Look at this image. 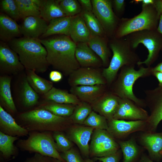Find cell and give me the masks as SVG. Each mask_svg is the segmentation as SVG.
<instances>
[{
  "label": "cell",
  "mask_w": 162,
  "mask_h": 162,
  "mask_svg": "<svg viewBox=\"0 0 162 162\" xmlns=\"http://www.w3.org/2000/svg\"><path fill=\"white\" fill-rule=\"evenodd\" d=\"M69 36L76 44L87 43L90 39L91 33L80 15L72 16Z\"/></svg>",
  "instance_id": "27"
},
{
  "label": "cell",
  "mask_w": 162,
  "mask_h": 162,
  "mask_svg": "<svg viewBox=\"0 0 162 162\" xmlns=\"http://www.w3.org/2000/svg\"><path fill=\"white\" fill-rule=\"evenodd\" d=\"M144 100L150 110L149 117L146 120L147 132H155L159 123L162 120V85L152 89L146 90Z\"/></svg>",
  "instance_id": "11"
},
{
  "label": "cell",
  "mask_w": 162,
  "mask_h": 162,
  "mask_svg": "<svg viewBox=\"0 0 162 162\" xmlns=\"http://www.w3.org/2000/svg\"><path fill=\"white\" fill-rule=\"evenodd\" d=\"M75 56L80 67L95 68L103 65L101 59L90 48L87 42L77 43Z\"/></svg>",
  "instance_id": "20"
},
{
  "label": "cell",
  "mask_w": 162,
  "mask_h": 162,
  "mask_svg": "<svg viewBox=\"0 0 162 162\" xmlns=\"http://www.w3.org/2000/svg\"><path fill=\"white\" fill-rule=\"evenodd\" d=\"M149 117L143 108L128 98H120L119 104L113 119L128 121L146 120Z\"/></svg>",
  "instance_id": "15"
},
{
  "label": "cell",
  "mask_w": 162,
  "mask_h": 162,
  "mask_svg": "<svg viewBox=\"0 0 162 162\" xmlns=\"http://www.w3.org/2000/svg\"><path fill=\"white\" fill-rule=\"evenodd\" d=\"M159 18L153 4H142V11L139 14L131 18L120 19L114 37L122 38L135 32L156 30Z\"/></svg>",
  "instance_id": "6"
},
{
  "label": "cell",
  "mask_w": 162,
  "mask_h": 162,
  "mask_svg": "<svg viewBox=\"0 0 162 162\" xmlns=\"http://www.w3.org/2000/svg\"><path fill=\"white\" fill-rule=\"evenodd\" d=\"M119 148L117 142L107 130L94 129L89 146L91 156H106L116 153Z\"/></svg>",
  "instance_id": "10"
},
{
  "label": "cell",
  "mask_w": 162,
  "mask_h": 162,
  "mask_svg": "<svg viewBox=\"0 0 162 162\" xmlns=\"http://www.w3.org/2000/svg\"><path fill=\"white\" fill-rule=\"evenodd\" d=\"M0 132L9 136H28L29 132L19 125L12 116L0 106Z\"/></svg>",
  "instance_id": "21"
},
{
  "label": "cell",
  "mask_w": 162,
  "mask_h": 162,
  "mask_svg": "<svg viewBox=\"0 0 162 162\" xmlns=\"http://www.w3.org/2000/svg\"><path fill=\"white\" fill-rule=\"evenodd\" d=\"M154 0H142V4L144 5L153 4Z\"/></svg>",
  "instance_id": "52"
},
{
  "label": "cell",
  "mask_w": 162,
  "mask_h": 162,
  "mask_svg": "<svg viewBox=\"0 0 162 162\" xmlns=\"http://www.w3.org/2000/svg\"><path fill=\"white\" fill-rule=\"evenodd\" d=\"M104 85L79 86L71 87L70 93L81 102L92 103L106 92Z\"/></svg>",
  "instance_id": "22"
},
{
  "label": "cell",
  "mask_w": 162,
  "mask_h": 162,
  "mask_svg": "<svg viewBox=\"0 0 162 162\" xmlns=\"http://www.w3.org/2000/svg\"><path fill=\"white\" fill-rule=\"evenodd\" d=\"M72 17L66 16L51 20L49 22L46 32L40 38L43 39L56 35L69 36Z\"/></svg>",
  "instance_id": "29"
},
{
  "label": "cell",
  "mask_w": 162,
  "mask_h": 162,
  "mask_svg": "<svg viewBox=\"0 0 162 162\" xmlns=\"http://www.w3.org/2000/svg\"><path fill=\"white\" fill-rule=\"evenodd\" d=\"M24 162H54L53 158L49 157L35 153L34 155L27 159Z\"/></svg>",
  "instance_id": "43"
},
{
  "label": "cell",
  "mask_w": 162,
  "mask_h": 162,
  "mask_svg": "<svg viewBox=\"0 0 162 162\" xmlns=\"http://www.w3.org/2000/svg\"><path fill=\"white\" fill-rule=\"evenodd\" d=\"M75 105L55 103L44 100L39 103L36 106L50 111L53 114L61 117H70L72 114Z\"/></svg>",
  "instance_id": "32"
},
{
  "label": "cell",
  "mask_w": 162,
  "mask_h": 162,
  "mask_svg": "<svg viewBox=\"0 0 162 162\" xmlns=\"http://www.w3.org/2000/svg\"><path fill=\"white\" fill-rule=\"evenodd\" d=\"M21 35L16 21L2 12L0 14V40L8 43Z\"/></svg>",
  "instance_id": "25"
},
{
  "label": "cell",
  "mask_w": 162,
  "mask_h": 162,
  "mask_svg": "<svg viewBox=\"0 0 162 162\" xmlns=\"http://www.w3.org/2000/svg\"><path fill=\"white\" fill-rule=\"evenodd\" d=\"M92 110L91 105L86 102H81L80 104L75 106L69 118L75 123L83 124Z\"/></svg>",
  "instance_id": "37"
},
{
  "label": "cell",
  "mask_w": 162,
  "mask_h": 162,
  "mask_svg": "<svg viewBox=\"0 0 162 162\" xmlns=\"http://www.w3.org/2000/svg\"><path fill=\"white\" fill-rule=\"evenodd\" d=\"M107 122V131L115 139H122L135 132L146 130V120L126 121L112 119Z\"/></svg>",
  "instance_id": "13"
},
{
  "label": "cell",
  "mask_w": 162,
  "mask_h": 162,
  "mask_svg": "<svg viewBox=\"0 0 162 162\" xmlns=\"http://www.w3.org/2000/svg\"><path fill=\"white\" fill-rule=\"evenodd\" d=\"M26 70V76L28 82L38 94L44 96L53 87L52 82L39 76L34 70Z\"/></svg>",
  "instance_id": "31"
},
{
  "label": "cell",
  "mask_w": 162,
  "mask_h": 162,
  "mask_svg": "<svg viewBox=\"0 0 162 162\" xmlns=\"http://www.w3.org/2000/svg\"><path fill=\"white\" fill-rule=\"evenodd\" d=\"M139 162H153L145 156L143 157Z\"/></svg>",
  "instance_id": "53"
},
{
  "label": "cell",
  "mask_w": 162,
  "mask_h": 162,
  "mask_svg": "<svg viewBox=\"0 0 162 162\" xmlns=\"http://www.w3.org/2000/svg\"><path fill=\"white\" fill-rule=\"evenodd\" d=\"M11 78L8 75L0 77V106L11 115H15L17 109L13 99L10 89Z\"/></svg>",
  "instance_id": "24"
},
{
  "label": "cell",
  "mask_w": 162,
  "mask_h": 162,
  "mask_svg": "<svg viewBox=\"0 0 162 162\" xmlns=\"http://www.w3.org/2000/svg\"><path fill=\"white\" fill-rule=\"evenodd\" d=\"M85 126L94 128L95 129L107 130L108 122L106 118L94 111H92L84 122Z\"/></svg>",
  "instance_id": "38"
},
{
  "label": "cell",
  "mask_w": 162,
  "mask_h": 162,
  "mask_svg": "<svg viewBox=\"0 0 162 162\" xmlns=\"http://www.w3.org/2000/svg\"><path fill=\"white\" fill-rule=\"evenodd\" d=\"M112 1V5L116 14L119 15H122L124 11L125 1L124 0H113Z\"/></svg>",
  "instance_id": "45"
},
{
  "label": "cell",
  "mask_w": 162,
  "mask_h": 162,
  "mask_svg": "<svg viewBox=\"0 0 162 162\" xmlns=\"http://www.w3.org/2000/svg\"><path fill=\"white\" fill-rule=\"evenodd\" d=\"M8 44L18 55L20 60L26 69L36 73H44L49 65L47 52L40 39L24 37L14 39Z\"/></svg>",
  "instance_id": "2"
},
{
  "label": "cell",
  "mask_w": 162,
  "mask_h": 162,
  "mask_svg": "<svg viewBox=\"0 0 162 162\" xmlns=\"http://www.w3.org/2000/svg\"><path fill=\"white\" fill-rule=\"evenodd\" d=\"M24 69L17 53L8 43L0 41V73L3 75H15L21 73Z\"/></svg>",
  "instance_id": "12"
},
{
  "label": "cell",
  "mask_w": 162,
  "mask_h": 162,
  "mask_svg": "<svg viewBox=\"0 0 162 162\" xmlns=\"http://www.w3.org/2000/svg\"><path fill=\"white\" fill-rule=\"evenodd\" d=\"M82 7V10L92 12V5L90 0H79L78 1Z\"/></svg>",
  "instance_id": "47"
},
{
  "label": "cell",
  "mask_w": 162,
  "mask_h": 162,
  "mask_svg": "<svg viewBox=\"0 0 162 162\" xmlns=\"http://www.w3.org/2000/svg\"><path fill=\"white\" fill-rule=\"evenodd\" d=\"M51 131H31L26 139H19L16 146L22 151L40 154L66 162L58 151Z\"/></svg>",
  "instance_id": "7"
},
{
  "label": "cell",
  "mask_w": 162,
  "mask_h": 162,
  "mask_svg": "<svg viewBox=\"0 0 162 162\" xmlns=\"http://www.w3.org/2000/svg\"><path fill=\"white\" fill-rule=\"evenodd\" d=\"M53 161L54 162H62L61 161L58 159H54V158H53Z\"/></svg>",
  "instance_id": "56"
},
{
  "label": "cell",
  "mask_w": 162,
  "mask_h": 162,
  "mask_svg": "<svg viewBox=\"0 0 162 162\" xmlns=\"http://www.w3.org/2000/svg\"><path fill=\"white\" fill-rule=\"evenodd\" d=\"M135 65L124 66L121 68L118 76L112 88V93L121 98L128 99L143 108L146 106L144 100L137 98L133 92V86L139 78L152 75V68L141 67L138 70Z\"/></svg>",
  "instance_id": "5"
},
{
  "label": "cell",
  "mask_w": 162,
  "mask_h": 162,
  "mask_svg": "<svg viewBox=\"0 0 162 162\" xmlns=\"http://www.w3.org/2000/svg\"><path fill=\"white\" fill-rule=\"evenodd\" d=\"M20 15L21 19L31 16H40L38 6L34 0H16Z\"/></svg>",
  "instance_id": "36"
},
{
  "label": "cell",
  "mask_w": 162,
  "mask_h": 162,
  "mask_svg": "<svg viewBox=\"0 0 162 162\" xmlns=\"http://www.w3.org/2000/svg\"><path fill=\"white\" fill-rule=\"evenodd\" d=\"M68 117L58 116L36 107L18 113L15 119L19 125L29 132H54L67 129L70 120Z\"/></svg>",
  "instance_id": "3"
},
{
  "label": "cell",
  "mask_w": 162,
  "mask_h": 162,
  "mask_svg": "<svg viewBox=\"0 0 162 162\" xmlns=\"http://www.w3.org/2000/svg\"><path fill=\"white\" fill-rule=\"evenodd\" d=\"M84 162H95L92 160L89 159H87L85 160Z\"/></svg>",
  "instance_id": "55"
},
{
  "label": "cell",
  "mask_w": 162,
  "mask_h": 162,
  "mask_svg": "<svg viewBox=\"0 0 162 162\" xmlns=\"http://www.w3.org/2000/svg\"><path fill=\"white\" fill-rule=\"evenodd\" d=\"M92 12L102 26L106 36L114 37L120 19L112 9V1L110 0H92Z\"/></svg>",
  "instance_id": "9"
},
{
  "label": "cell",
  "mask_w": 162,
  "mask_h": 162,
  "mask_svg": "<svg viewBox=\"0 0 162 162\" xmlns=\"http://www.w3.org/2000/svg\"><path fill=\"white\" fill-rule=\"evenodd\" d=\"M121 151L118 150L113 154L101 157H94V159L102 162H119Z\"/></svg>",
  "instance_id": "44"
},
{
  "label": "cell",
  "mask_w": 162,
  "mask_h": 162,
  "mask_svg": "<svg viewBox=\"0 0 162 162\" xmlns=\"http://www.w3.org/2000/svg\"><path fill=\"white\" fill-rule=\"evenodd\" d=\"M123 153V162H133L140 152V148L135 139L131 137L127 140L117 141Z\"/></svg>",
  "instance_id": "34"
},
{
  "label": "cell",
  "mask_w": 162,
  "mask_h": 162,
  "mask_svg": "<svg viewBox=\"0 0 162 162\" xmlns=\"http://www.w3.org/2000/svg\"><path fill=\"white\" fill-rule=\"evenodd\" d=\"M125 37L133 49L135 50L141 44L148 50L147 58L143 61L139 62L137 64L138 66L144 64L147 67H151L158 57L160 52L162 51V35L157 29L135 32Z\"/></svg>",
  "instance_id": "8"
},
{
  "label": "cell",
  "mask_w": 162,
  "mask_h": 162,
  "mask_svg": "<svg viewBox=\"0 0 162 162\" xmlns=\"http://www.w3.org/2000/svg\"><path fill=\"white\" fill-rule=\"evenodd\" d=\"M153 5L160 17L162 13V0H154Z\"/></svg>",
  "instance_id": "48"
},
{
  "label": "cell",
  "mask_w": 162,
  "mask_h": 162,
  "mask_svg": "<svg viewBox=\"0 0 162 162\" xmlns=\"http://www.w3.org/2000/svg\"><path fill=\"white\" fill-rule=\"evenodd\" d=\"M80 15L84 20L92 36H106L102 26L92 12L82 10Z\"/></svg>",
  "instance_id": "35"
},
{
  "label": "cell",
  "mask_w": 162,
  "mask_h": 162,
  "mask_svg": "<svg viewBox=\"0 0 162 162\" xmlns=\"http://www.w3.org/2000/svg\"><path fill=\"white\" fill-rule=\"evenodd\" d=\"M1 10L16 21L21 19L20 15L16 0L0 1Z\"/></svg>",
  "instance_id": "39"
},
{
  "label": "cell",
  "mask_w": 162,
  "mask_h": 162,
  "mask_svg": "<svg viewBox=\"0 0 162 162\" xmlns=\"http://www.w3.org/2000/svg\"><path fill=\"white\" fill-rule=\"evenodd\" d=\"M40 40L47 51L48 62L54 69L67 76L80 68L75 56L76 44L69 36L58 35Z\"/></svg>",
  "instance_id": "1"
},
{
  "label": "cell",
  "mask_w": 162,
  "mask_h": 162,
  "mask_svg": "<svg viewBox=\"0 0 162 162\" xmlns=\"http://www.w3.org/2000/svg\"><path fill=\"white\" fill-rule=\"evenodd\" d=\"M142 0H135L131 1V2H134L135 4H138L139 3L141 2Z\"/></svg>",
  "instance_id": "54"
},
{
  "label": "cell",
  "mask_w": 162,
  "mask_h": 162,
  "mask_svg": "<svg viewBox=\"0 0 162 162\" xmlns=\"http://www.w3.org/2000/svg\"><path fill=\"white\" fill-rule=\"evenodd\" d=\"M94 129L87 126L73 127L69 129L66 136L77 145L84 156L88 157L90 154L88 142Z\"/></svg>",
  "instance_id": "17"
},
{
  "label": "cell",
  "mask_w": 162,
  "mask_h": 162,
  "mask_svg": "<svg viewBox=\"0 0 162 162\" xmlns=\"http://www.w3.org/2000/svg\"><path fill=\"white\" fill-rule=\"evenodd\" d=\"M53 136L58 152H63L72 148L73 146L72 142L62 131L53 132Z\"/></svg>",
  "instance_id": "41"
},
{
  "label": "cell",
  "mask_w": 162,
  "mask_h": 162,
  "mask_svg": "<svg viewBox=\"0 0 162 162\" xmlns=\"http://www.w3.org/2000/svg\"><path fill=\"white\" fill-rule=\"evenodd\" d=\"M60 154L66 162H84L79 153L72 148Z\"/></svg>",
  "instance_id": "42"
},
{
  "label": "cell",
  "mask_w": 162,
  "mask_h": 162,
  "mask_svg": "<svg viewBox=\"0 0 162 162\" xmlns=\"http://www.w3.org/2000/svg\"><path fill=\"white\" fill-rule=\"evenodd\" d=\"M120 98L112 92H106L91 104L92 110L105 117L112 119L118 108Z\"/></svg>",
  "instance_id": "16"
},
{
  "label": "cell",
  "mask_w": 162,
  "mask_h": 162,
  "mask_svg": "<svg viewBox=\"0 0 162 162\" xmlns=\"http://www.w3.org/2000/svg\"><path fill=\"white\" fill-rule=\"evenodd\" d=\"M38 6L40 17L47 22L54 19L66 16L59 4L58 0H34Z\"/></svg>",
  "instance_id": "26"
},
{
  "label": "cell",
  "mask_w": 162,
  "mask_h": 162,
  "mask_svg": "<svg viewBox=\"0 0 162 162\" xmlns=\"http://www.w3.org/2000/svg\"><path fill=\"white\" fill-rule=\"evenodd\" d=\"M109 45L112 56L109 65L103 69L102 74L106 84L110 85L114 81L120 69L124 66L135 65L140 59L125 37H113L109 41Z\"/></svg>",
  "instance_id": "4"
},
{
  "label": "cell",
  "mask_w": 162,
  "mask_h": 162,
  "mask_svg": "<svg viewBox=\"0 0 162 162\" xmlns=\"http://www.w3.org/2000/svg\"><path fill=\"white\" fill-rule=\"evenodd\" d=\"M44 100L55 103L69 104L75 106L81 102L75 95L65 90L53 87L43 96Z\"/></svg>",
  "instance_id": "30"
},
{
  "label": "cell",
  "mask_w": 162,
  "mask_h": 162,
  "mask_svg": "<svg viewBox=\"0 0 162 162\" xmlns=\"http://www.w3.org/2000/svg\"><path fill=\"white\" fill-rule=\"evenodd\" d=\"M48 25L40 16H31L23 20L19 25L20 29L21 35L24 37L39 39L46 32Z\"/></svg>",
  "instance_id": "18"
},
{
  "label": "cell",
  "mask_w": 162,
  "mask_h": 162,
  "mask_svg": "<svg viewBox=\"0 0 162 162\" xmlns=\"http://www.w3.org/2000/svg\"><path fill=\"white\" fill-rule=\"evenodd\" d=\"M19 89L20 103L26 111L31 110L38 104L39 96L29 84L26 75L22 79Z\"/></svg>",
  "instance_id": "23"
},
{
  "label": "cell",
  "mask_w": 162,
  "mask_h": 162,
  "mask_svg": "<svg viewBox=\"0 0 162 162\" xmlns=\"http://www.w3.org/2000/svg\"><path fill=\"white\" fill-rule=\"evenodd\" d=\"M68 83L71 87L79 86L104 85L106 81L102 73L95 68L80 67L69 76Z\"/></svg>",
  "instance_id": "14"
},
{
  "label": "cell",
  "mask_w": 162,
  "mask_h": 162,
  "mask_svg": "<svg viewBox=\"0 0 162 162\" xmlns=\"http://www.w3.org/2000/svg\"><path fill=\"white\" fill-rule=\"evenodd\" d=\"M157 30L162 35V13L160 16L158 26Z\"/></svg>",
  "instance_id": "50"
},
{
  "label": "cell",
  "mask_w": 162,
  "mask_h": 162,
  "mask_svg": "<svg viewBox=\"0 0 162 162\" xmlns=\"http://www.w3.org/2000/svg\"><path fill=\"white\" fill-rule=\"evenodd\" d=\"M139 137L141 145L148 152L153 159L162 158V132H143Z\"/></svg>",
  "instance_id": "19"
},
{
  "label": "cell",
  "mask_w": 162,
  "mask_h": 162,
  "mask_svg": "<svg viewBox=\"0 0 162 162\" xmlns=\"http://www.w3.org/2000/svg\"><path fill=\"white\" fill-rule=\"evenodd\" d=\"M152 72L154 71H159L162 72V62L158 64L155 67L152 68Z\"/></svg>",
  "instance_id": "51"
},
{
  "label": "cell",
  "mask_w": 162,
  "mask_h": 162,
  "mask_svg": "<svg viewBox=\"0 0 162 162\" xmlns=\"http://www.w3.org/2000/svg\"><path fill=\"white\" fill-rule=\"evenodd\" d=\"M59 4L67 16H73L80 13L81 6L76 0H58Z\"/></svg>",
  "instance_id": "40"
},
{
  "label": "cell",
  "mask_w": 162,
  "mask_h": 162,
  "mask_svg": "<svg viewBox=\"0 0 162 162\" xmlns=\"http://www.w3.org/2000/svg\"><path fill=\"white\" fill-rule=\"evenodd\" d=\"M152 75L155 76L158 80V86L162 85V72L159 71H154L152 73Z\"/></svg>",
  "instance_id": "49"
},
{
  "label": "cell",
  "mask_w": 162,
  "mask_h": 162,
  "mask_svg": "<svg viewBox=\"0 0 162 162\" xmlns=\"http://www.w3.org/2000/svg\"><path fill=\"white\" fill-rule=\"evenodd\" d=\"M106 37L91 36L87 43L90 48L101 59L103 65L107 68L110 63L109 57L111 53Z\"/></svg>",
  "instance_id": "28"
},
{
  "label": "cell",
  "mask_w": 162,
  "mask_h": 162,
  "mask_svg": "<svg viewBox=\"0 0 162 162\" xmlns=\"http://www.w3.org/2000/svg\"><path fill=\"white\" fill-rule=\"evenodd\" d=\"M63 77L62 73L57 70L51 71L49 74L50 80L54 82H58L62 80Z\"/></svg>",
  "instance_id": "46"
},
{
  "label": "cell",
  "mask_w": 162,
  "mask_h": 162,
  "mask_svg": "<svg viewBox=\"0 0 162 162\" xmlns=\"http://www.w3.org/2000/svg\"><path fill=\"white\" fill-rule=\"evenodd\" d=\"M19 139L18 137L9 136L0 132V152L4 158L9 159L18 153L19 149L14 142Z\"/></svg>",
  "instance_id": "33"
}]
</instances>
